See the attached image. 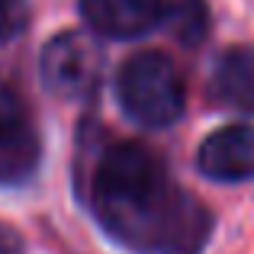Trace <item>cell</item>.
<instances>
[{
	"label": "cell",
	"instance_id": "cell-2",
	"mask_svg": "<svg viewBox=\"0 0 254 254\" xmlns=\"http://www.w3.org/2000/svg\"><path fill=\"white\" fill-rule=\"evenodd\" d=\"M116 97L135 126L164 129L184 116L187 87L164 52H135L116 74Z\"/></svg>",
	"mask_w": 254,
	"mask_h": 254
},
{
	"label": "cell",
	"instance_id": "cell-4",
	"mask_svg": "<svg viewBox=\"0 0 254 254\" xmlns=\"http://www.w3.org/2000/svg\"><path fill=\"white\" fill-rule=\"evenodd\" d=\"M42 142L29 106L13 93L10 87H0V184H23L39 168Z\"/></svg>",
	"mask_w": 254,
	"mask_h": 254
},
{
	"label": "cell",
	"instance_id": "cell-9",
	"mask_svg": "<svg viewBox=\"0 0 254 254\" xmlns=\"http://www.w3.org/2000/svg\"><path fill=\"white\" fill-rule=\"evenodd\" d=\"M29 23V3L26 0H0V45L13 42Z\"/></svg>",
	"mask_w": 254,
	"mask_h": 254
},
{
	"label": "cell",
	"instance_id": "cell-3",
	"mask_svg": "<svg viewBox=\"0 0 254 254\" xmlns=\"http://www.w3.org/2000/svg\"><path fill=\"white\" fill-rule=\"evenodd\" d=\"M103 52L84 32H58L42 49V81L62 100H87L100 87Z\"/></svg>",
	"mask_w": 254,
	"mask_h": 254
},
{
	"label": "cell",
	"instance_id": "cell-6",
	"mask_svg": "<svg viewBox=\"0 0 254 254\" xmlns=\"http://www.w3.org/2000/svg\"><path fill=\"white\" fill-rule=\"evenodd\" d=\"M209 97L232 113H254V49L229 45L216 55L209 74Z\"/></svg>",
	"mask_w": 254,
	"mask_h": 254
},
{
	"label": "cell",
	"instance_id": "cell-10",
	"mask_svg": "<svg viewBox=\"0 0 254 254\" xmlns=\"http://www.w3.org/2000/svg\"><path fill=\"white\" fill-rule=\"evenodd\" d=\"M0 254H23V238L6 222H0Z\"/></svg>",
	"mask_w": 254,
	"mask_h": 254
},
{
	"label": "cell",
	"instance_id": "cell-1",
	"mask_svg": "<svg viewBox=\"0 0 254 254\" xmlns=\"http://www.w3.org/2000/svg\"><path fill=\"white\" fill-rule=\"evenodd\" d=\"M90 203L103 232L132 254H199L212 235L209 209L138 142L100 148Z\"/></svg>",
	"mask_w": 254,
	"mask_h": 254
},
{
	"label": "cell",
	"instance_id": "cell-7",
	"mask_svg": "<svg viewBox=\"0 0 254 254\" xmlns=\"http://www.w3.org/2000/svg\"><path fill=\"white\" fill-rule=\"evenodd\" d=\"M81 16L106 39H138L158 26L155 0H81Z\"/></svg>",
	"mask_w": 254,
	"mask_h": 254
},
{
	"label": "cell",
	"instance_id": "cell-8",
	"mask_svg": "<svg viewBox=\"0 0 254 254\" xmlns=\"http://www.w3.org/2000/svg\"><path fill=\"white\" fill-rule=\"evenodd\" d=\"M158 23L180 45H199L209 29V10L203 0H155Z\"/></svg>",
	"mask_w": 254,
	"mask_h": 254
},
{
	"label": "cell",
	"instance_id": "cell-5",
	"mask_svg": "<svg viewBox=\"0 0 254 254\" xmlns=\"http://www.w3.org/2000/svg\"><path fill=\"white\" fill-rule=\"evenodd\" d=\"M196 168L219 184L254 180V126H225L206 135L196 148Z\"/></svg>",
	"mask_w": 254,
	"mask_h": 254
}]
</instances>
